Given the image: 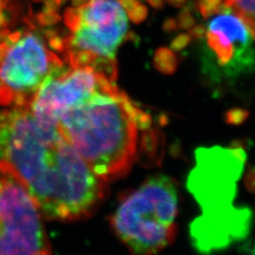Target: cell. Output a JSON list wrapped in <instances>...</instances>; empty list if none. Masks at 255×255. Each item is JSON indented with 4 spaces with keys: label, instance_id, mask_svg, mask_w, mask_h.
<instances>
[{
    "label": "cell",
    "instance_id": "6da1fadb",
    "mask_svg": "<svg viewBox=\"0 0 255 255\" xmlns=\"http://www.w3.org/2000/svg\"><path fill=\"white\" fill-rule=\"evenodd\" d=\"M0 161L16 174L47 219L86 218L101 204L106 182L60 133L29 108L0 110Z\"/></svg>",
    "mask_w": 255,
    "mask_h": 255
},
{
    "label": "cell",
    "instance_id": "7a4b0ae2",
    "mask_svg": "<svg viewBox=\"0 0 255 255\" xmlns=\"http://www.w3.org/2000/svg\"><path fill=\"white\" fill-rule=\"evenodd\" d=\"M143 111L119 89H98L63 111L56 126L92 171L107 182L124 177L140 158L138 121Z\"/></svg>",
    "mask_w": 255,
    "mask_h": 255
},
{
    "label": "cell",
    "instance_id": "3957f363",
    "mask_svg": "<svg viewBox=\"0 0 255 255\" xmlns=\"http://www.w3.org/2000/svg\"><path fill=\"white\" fill-rule=\"evenodd\" d=\"M246 162L241 146L201 147L187 188L199 203L201 214L190 225L194 248L202 255L222 251L248 236L253 212L237 207V182Z\"/></svg>",
    "mask_w": 255,
    "mask_h": 255
},
{
    "label": "cell",
    "instance_id": "277c9868",
    "mask_svg": "<svg viewBox=\"0 0 255 255\" xmlns=\"http://www.w3.org/2000/svg\"><path fill=\"white\" fill-rule=\"evenodd\" d=\"M178 214L176 182L156 174L123 196L111 226L131 255H155L175 240Z\"/></svg>",
    "mask_w": 255,
    "mask_h": 255
},
{
    "label": "cell",
    "instance_id": "5b68a950",
    "mask_svg": "<svg viewBox=\"0 0 255 255\" xmlns=\"http://www.w3.org/2000/svg\"><path fill=\"white\" fill-rule=\"evenodd\" d=\"M44 218L16 174L0 161V255H51Z\"/></svg>",
    "mask_w": 255,
    "mask_h": 255
},
{
    "label": "cell",
    "instance_id": "8992f818",
    "mask_svg": "<svg viewBox=\"0 0 255 255\" xmlns=\"http://www.w3.org/2000/svg\"><path fill=\"white\" fill-rule=\"evenodd\" d=\"M80 26L66 37L67 49L86 50L115 59L128 34L127 14L119 0H88L79 8Z\"/></svg>",
    "mask_w": 255,
    "mask_h": 255
},
{
    "label": "cell",
    "instance_id": "52a82bcc",
    "mask_svg": "<svg viewBox=\"0 0 255 255\" xmlns=\"http://www.w3.org/2000/svg\"><path fill=\"white\" fill-rule=\"evenodd\" d=\"M98 89L99 74L90 66L66 70L58 77L49 73L31 96L28 108L40 123L57 127L63 111L82 103Z\"/></svg>",
    "mask_w": 255,
    "mask_h": 255
},
{
    "label": "cell",
    "instance_id": "ba28073f",
    "mask_svg": "<svg viewBox=\"0 0 255 255\" xmlns=\"http://www.w3.org/2000/svg\"><path fill=\"white\" fill-rule=\"evenodd\" d=\"M53 52L48 51L41 37L27 32L11 44L0 61V85L14 94L31 97L40 87L52 66Z\"/></svg>",
    "mask_w": 255,
    "mask_h": 255
},
{
    "label": "cell",
    "instance_id": "9c48e42d",
    "mask_svg": "<svg viewBox=\"0 0 255 255\" xmlns=\"http://www.w3.org/2000/svg\"><path fill=\"white\" fill-rule=\"evenodd\" d=\"M208 49L228 76L243 72L255 64L252 36L245 23L224 6L206 29Z\"/></svg>",
    "mask_w": 255,
    "mask_h": 255
},
{
    "label": "cell",
    "instance_id": "30bf717a",
    "mask_svg": "<svg viewBox=\"0 0 255 255\" xmlns=\"http://www.w3.org/2000/svg\"><path fill=\"white\" fill-rule=\"evenodd\" d=\"M223 3L245 23L255 38V0H223Z\"/></svg>",
    "mask_w": 255,
    "mask_h": 255
},
{
    "label": "cell",
    "instance_id": "8fae6325",
    "mask_svg": "<svg viewBox=\"0 0 255 255\" xmlns=\"http://www.w3.org/2000/svg\"><path fill=\"white\" fill-rule=\"evenodd\" d=\"M155 68L164 75H172L178 69V58L172 49L160 47L153 58Z\"/></svg>",
    "mask_w": 255,
    "mask_h": 255
},
{
    "label": "cell",
    "instance_id": "7c38bea8",
    "mask_svg": "<svg viewBox=\"0 0 255 255\" xmlns=\"http://www.w3.org/2000/svg\"><path fill=\"white\" fill-rule=\"evenodd\" d=\"M90 67L96 73L113 83H115L118 79V64L115 59L98 56Z\"/></svg>",
    "mask_w": 255,
    "mask_h": 255
},
{
    "label": "cell",
    "instance_id": "4fadbf2b",
    "mask_svg": "<svg viewBox=\"0 0 255 255\" xmlns=\"http://www.w3.org/2000/svg\"><path fill=\"white\" fill-rule=\"evenodd\" d=\"M223 7V0H197L196 2V8L204 19L217 14Z\"/></svg>",
    "mask_w": 255,
    "mask_h": 255
},
{
    "label": "cell",
    "instance_id": "5bb4252c",
    "mask_svg": "<svg viewBox=\"0 0 255 255\" xmlns=\"http://www.w3.org/2000/svg\"><path fill=\"white\" fill-rule=\"evenodd\" d=\"M64 24L67 28L74 32L80 26L81 17L79 8H67L64 13Z\"/></svg>",
    "mask_w": 255,
    "mask_h": 255
},
{
    "label": "cell",
    "instance_id": "9a60e30c",
    "mask_svg": "<svg viewBox=\"0 0 255 255\" xmlns=\"http://www.w3.org/2000/svg\"><path fill=\"white\" fill-rule=\"evenodd\" d=\"M250 113L242 108H232L228 110L225 114V120L228 124L239 125L243 123L248 118Z\"/></svg>",
    "mask_w": 255,
    "mask_h": 255
},
{
    "label": "cell",
    "instance_id": "2e32d148",
    "mask_svg": "<svg viewBox=\"0 0 255 255\" xmlns=\"http://www.w3.org/2000/svg\"><path fill=\"white\" fill-rule=\"evenodd\" d=\"M179 29H189L195 25V18L193 17L191 10L189 8H184L179 13L176 19Z\"/></svg>",
    "mask_w": 255,
    "mask_h": 255
},
{
    "label": "cell",
    "instance_id": "e0dca14e",
    "mask_svg": "<svg viewBox=\"0 0 255 255\" xmlns=\"http://www.w3.org/2000/svg\"><path fill=\"white\" fill-rule=\"evenodd\" d=\"M35 20L42 27H52L61 21V17L56 12H45L42 11L38 13Z\"/></svg>",
    "mask_w": 255,
    "mask_h": 255
},
{
    "label": "cell",
    "instance_id": "ac0fdd59",
    "mask_svg": "<svg viewBox=\"0 0 255 255\" xmlns=\"http://www.w3.org/2000/svg\"><path fill=\"white\" fill-rule=\"evenodd\" d=\"M128 16L134 23V24H140L144 22L148 15V10L145 5L139 4L137 7L127 13Z\"/></svg>",
    "mask_w": 255,
    "mask_h": 255
},
{
    "label": "cell",
    "instance_id": "d6986e66",
    "mask_svg": "<svg viewBox=\"0 0 255 255\" xmlns=\"http://www.w3.org/2000/svg\"><path fill=\"white\" fill-rule=\"evenodd\" d=\"M191 39V36L187 33L179 34L178 36L175 37L172 40V42L170 44V49H172L174 51L182 50L190 44Z\"/></svg>",
    "mask_w": 255,
    "mask_h": 255
},
{
    "label": "cell",
    "instance_id": "ffe728a7",
    "mask_svg": "<svg viewBox=\"0 0 255 255\" xmlns=\"http://www.w3.org/2000/svg\"><path fill=\"white\" fill-rule=\"evenodd\" d=\"M47 41H48V46L50 47V49H52L54 51L64 52L65 50H67L65 38L56 35V36L48 39Z\"/></svg>",
    "mask_w": 255,
    "mask_h": 255
},
{
    "label": "cell",
    "instance_id": "44dd1931",
    "mask_svg": "<svg viewBox=\"0 0 255 255\" xmlns=\"http://www.w3.org/2000/svg\"><path fill=\"white\" fill-rule=\"evenodd\" d=\"M14 93L8 87L0 85V105L8 106L12 104Z\"/></svg>",
    "mask_w": 255,
    "mask_h": 255
},
{
    "label": "cell",
    "instance_id": "7402d4cb",
    "mask_svg": "<svg viewBox=\"0 0 255 255\" xmlns=\"http://www.w3.org/2000/svg\"><path fill=\"white\" fill-rule=\"evenodd\" d=\"M45 6L42 11L45 12H56L59 10L63 4V0H44Z\"/></svg>",
    "mask_w": 255,
    "mask_h": 255
},
{
    "label": "cell",
    "instance_id": "603a6c76",
    "mask_svg": "<svg viewBox=\"0 0 255 255\" xmlns=\"http://www.w3.org/2000/svg\"><path fill=\"white\" fill-rule=\"evenodd\" d=\"M191 38L195 39H202L206 34V27L202 25H197L193 26L191 28H189V33H188Z\"/></svg>",
    "mask_w": 255,
    "mask_h": 255
},
{
    "label": "cell",
    "instance_id": "cb8c5ba5",
    "mask_svg": "<svg viewBox=\"0 0 255 255\" xmlns=\"http://www.w3.org/2000/svg\"><path fill=\"white\" fill-rule=\"evenodd\" d=\"M122 8L124 10L128 13L129 11H131L132 9L137 7L140 4L139 0H119Z\"/></svg>",
    "mask_w": 255,
    "mask_h": 255
},
{
    "label": "cell",
    "instance_id": "d4e9b609",
    "mask_svg": "<svg viewBox=\"0 0 255 255\" xmlns=\"http://www.w3.org/2000/svg\"><path fill=\"white\" fill-rule=\"evenodd\" d=\"M163 28H164V30L165 32H172L174 30L179 29V28H178V25H177V21H176V19H166V20L164 21Z\"/></svg>",
    "mask_w": 255,
    "mask_h": 255
},
{
    "label": "cell",
    "instance_id": "484cf974",
    "mask_svg": "<svg viewBox=\"0 0 255 255\" xmlns=\"http://www.w3.org/2000/svg\"><path fill=\"white\" fill-rule=\"evenodd\" d=\"M247 185L250 190L255 193V170L250 169L247 175Z\"/></svg>",
    "mask_w": 255,
    "mask_h": 255
},
{
    "label": "cell",
    "instance_id": "4316f807",
    "mask_svg": "<svg viewBox=\"0 0 255 255\" xmlns=\"http://www.w3.org/2000/svg\"><path fill=\"white\" fill-rule=\"evenodd\" d=\"M22 36H23V32L21 30H16L14 32H10L5 41H7L9 45L15 44L16 42H18Z\"/></svg>",
    "mask_w": 255,
    "mask_h": 255
},
{
    "label": "cell",
    "instance_id": "83f0119b",
    "mask_svg": "<svg viewBox=\"0 0 255 255\" xmlns=\"http://www.w3.org/2000/svg\"><path fill=\"white\" fill-rule=\"evenodd\" d=\"M42 34L48 40V39H50V38H52V37L58 35V31H57L56 28H53V27H47L42 30Z\"/></svg>",
    "mask_w": 255,
    "mask_h": 255
},
{
    "label": "cell",
    "instance_id": "f1b7e54d",
    "mask_svg": "<svg viewBox=\"0 0 255 255\" xmlns=\"http://www.w3.org/2000/svg\"><path fill=\"white\" fill-rule=\"evenodd\" d=\"M164 1L175 8H182L187 3V0H164Z\"/></svg>",
    "mask_w": 255,
    "mask_h": 255
},
{
    "label": "cell",
    "instance_id": "f546056e",
    "mask_svg": "<svg viewBox=\"0 0 255 255\" xmlns=\"http://www.w3.org/2000/svg\"><path fill=\"white\" fill-rule=\"evenodd\" d=\"M146 2L154 9H163L164 4V0H146Z\"/></svg>",
    "mask_w": 255,
    "mask_h": 255
},
{
    "label": "cell",
    "instance_id": "4dcf8cb0",
    "mask_svg": "<svg viewBox=\"0 0 255 255\" xmlns=\"http://www.w3.org/2000/svg\"><path fill=\"white\" fill-rule=\"evenodd\" d=\"M88 0H72L71 4H72V7L73 8H80L83 6L85 3H87Z\"/></svg>",
    "mask_w": 255,
    "mask_h": 255
},
{
    "label": "cell",
    "instance_id": "1f68e13d",
    "mask_svg": "<svg viewBox=\"0 0 255 255\" xmlns=\"http://www.w3.org/2000/svg\"><path fill=\"white\" fill-rule=\"evenodd\" d=\"M8 3H9V0H0V11H2V9L7 6Z\"/></svg>",
    "mask_w": 255,
    "mask_h": 255
},
{
    "label": "cell",
    "instance_id": "d6a6232c",
    "mask_svg": "<svg viewBox=\"0 0 255 255\" xmlns=\"http://www.w3.org/2000/svg\"><path fill=\"white\" fill-rule=\"evenodd\" d=\"M255 255V242L254 243L253 248H252V250H251V252H250V255Z\"/></svg>",
    "mask_w": 255,
    "mask_h": 255
},
{
    "label": "cell",
    "instance_id": "836d02e7",
    "mask_svg": "<svg viewBox=\"0 0 255 255\" xmlns=\"http://www.w3.org/2000/svg\"><path fill=\"white\" fill-rule=\"evenodd\" d=\"M34 2H41V1H44V0H33Z\"/></svg>",
    "mask_w": 255,
    "mask_h": 255
}]
</instances>
